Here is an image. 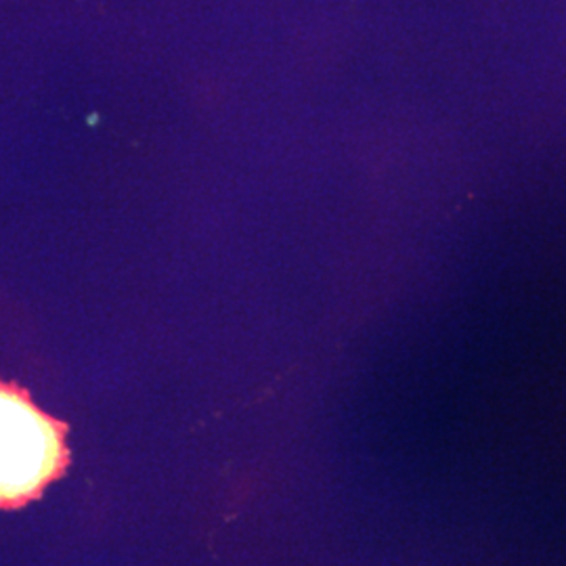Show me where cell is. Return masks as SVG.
<instances>
[{
    "label": "cell",
    "mask_w": 566,
    "mask_h": 566,
    "mask_svg": "<svg viewBox=\"0 0 566 566\" xmlns=\"http://www.w3.org/2000/svg\"><path fill=\"white\" fill-rule=\"evenodd\" d=\"M67 424L44 413L18 385L0 380V507L39 500L70 465Z\"/></svg>",
    "instance_id": "1"
}]
</instances>
